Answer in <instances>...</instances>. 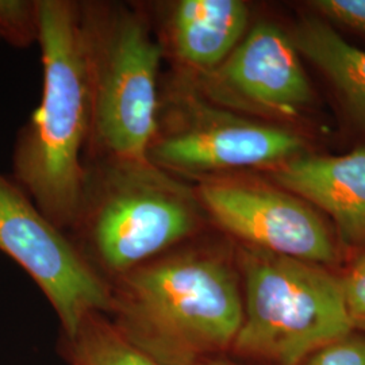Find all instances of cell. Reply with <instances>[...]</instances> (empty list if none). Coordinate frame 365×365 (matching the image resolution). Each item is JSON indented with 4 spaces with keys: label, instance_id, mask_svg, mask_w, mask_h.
Masks as SVG:
<instances>
[{
    "label": "cell",
    "instance_id": "8992f818",
    "mask_svg": "<svg viewBox=\"0 0 365 365\" xmlns=\"http://www.w3.org/2000/svg\"><path fill=\"white\" fill-rule=\"evenodd\" d=\"M303 149L297 134L220 110L178 75L160 91L148 160L179 179L203 182L241 170H274L300 156Z\"/></svg>",
    "mask_w": 365,
    "mask_h": 365
},
{
    "label": "cell",
    "instance_id": "52a82bcc",
    "mask_svg": "<svg viewBox=\"0 0 365 365\" xmlns=\"http://www.w3.org/2000/svg\"><path fill=\"white\" fill-rule=\"evenodd\" d=\"M0 252L36 282L68 339L91 314L111 313L113 288L14 179L0 173Z\"/></svg>",
    "mask_w": 365,
    "mask_h": 365
},
{
    "label": "cell",
    "instance_id": "6da1fadb",
    "mask_svg": "<svg viewBox=\"0 0 365 365\" xmlns=\"http://www.w3.org/2000/svg\"><path fill=\"white\" fill-rule=\"evenodd\" d=\"M117 325L161 365H196L232 351L244 319L238 267L210 249H180L118 277Z\"/></svg>",
    "mask_w": 365,
    "mask_h": 365
},
{
    "label": "cell",
    "instance_id": "8fae6325",
    "mask_svg": "<svg viewBox=\"0 0 365 365\" xmlns=\"http://www.w3.org/2000/svg\"><path fill=\"white\" fill-rule=\"evenodd\" d=\"M280 188L322 210L349 247L365 245V146L341 156H300L271 170Z\"/></svg>",
    "mask_w": 365,
    "mask_h": 365
},
{
    "label": "cell",
    "instance_id": "7a4b0ae2",
    "mask_svg": "<svg viewBox=\"0 0 365 365\" xmlns=\"http://www.w3.org/2000/svg\"><path fill=\"white\" fill-rule=\"evenodd\" d=\"M43 86L39 106L14 146V180L39 211L64 229L75 226L91 141L92 105L81 25V4L38 0Z\"/></svg>",
    "mask_w": 365,
    "mask_h": 365
},
{
    "label": "cell",
    "instance_id": "277c9868",
    "mask_svg": "<svg viewBox=\"0 0 365 365\" xmlns=\"http://www.w3.org/2000/svg\"><path fill=\"white\" fill-rule=\"evenodd\" d=\"M202 212L195 188L149 160H101L87 170L75 227L118 279L194 237Z\"/></svg>",
    "mask_w": 365,
    "mask_h": 365
},
{
    "label": "cell",
    "instance_id": "9c48e42d",
    "mask_svg": "<svg viewBox=\"0 0 365 365\" xmlns=\"http://www.w3.org/2000/svg\"><path fill=\"white\" fill-rule=\"evenodd\" d=\"M188 80L215 105L277 118L298 115L313 95L292 39L268 22L249 29L215 71Z\"/></svg>",
    "mask_w": 365,
    "mask_h": 365
},
{
    "label": "cell",
    "instance_id": "5bb4252c",
    "mask_svg": "<svg viewBox=\"0 0 365 365\" xmlns=\"http://www.w3.org/2000/svg\"><path fill=\"white\" fill-rule=\"evenodd\" d=\"M38 37V0H0V39L25 49Z\"/></svg>",
    "mask_w": 365,
    "mask_h": 365
},
{
    "label": "cell",
    "instance_id": "ac0fdd59",
    "mask_svg": "<svg viewBox=\"0 0 365 365\" xmlns=\"http://www.w3.org/2000/svg\"><path fill=\"white\" fill-rule=\"evenodd\" d=\"M196 365H235L233 363H230V361H225V360H221V359H207V360H203V361H200V363H197Z\"/></svg>",
    "mask_w": 365,
    "mask_h": 365
},
{
    "label": "cell",
    "instance_id": "4fadbf2b",
    "mask_svg": "<svg viewBox=\"0 0 365 365\" xmlns=\"http://www.w3.org/2000/svg\"><path fill=\"white\" fill-rule=\"evenodd\" d=\"M68 341L72 365H161L105 314L88 315Z\"/></svg>",
    "mask_w": 365,
    "mask_h": 365
},
{
    "label": "cell",
    "instance_id": "2e32d148",
    "mask_svg": "<svg viewBox=\"0 0 365 365\" xmlns=\"http://www.w3.org/2000/svg\"><path fill=\"white\" fill-rule=\"evenodd\" d=\"M302 365H365V337L348 334L314 352Z\"/></svg>",
    "mask_w": 365,
    "mask_h": 365
},
{
    "label": "cell",
    "instance_id": "3957f363",
    "mask_svg": "<svg viewBox=\"0 0 365 365\" xmlns=\"http://www.w3.org/2000/svg\"><path fill=\"white\" fill-rule=\"evenodd\" d=\"M81 25L91 91L90 144L101 160L148 161L164 58L150 19L123 3H83Z\"/></svg>",
    "mask_w": 365,
    "mask_h": 365
},
{
    "label": "cell",
    "instance_id": "30bf717a",
    "mask_svg": "<svg viewBox=\"0 0 365 365\" xmlns=\"http://www.w3.org/2000/svg\"><path fill=\"white\" fill-rule=\"evenodd\" d=\"M157 38L178 75L197 78L221 66L247 36L249 6L242 0H178L164 6Z\"/></svg>",
    "mask_w": 365,
    "mask_h": 365
},
{
    "label": "cell",
    "instance_id": "5b68a950",
    "mask_svg": "<svg viewBox=\"0 0 365 365\" xmlns=\"http://www.w3.org/2000/svg\"><path fill=\"white\" fill-rule=\"evenodd\" d=\"M244 319L232 351L274 365H302L352 333L337 276L324 265L261 249L237 253Z\"/></svg>",
    "mask_w": 365,
    "mask_h": 365
},
{
    "label": "cell",
    "instance_id": "ba28073f",
    "mask_svg": "<svg viewBox=\"0 0 365 365\" xmlns=\"http://www.w3.org/2000/svg\"><path fill=\"white\" fill-rule=\"evenodd\" d=\"M195 191L212 222L244 247L319 265L337 260L327 222L279 185L235 175L199 182Z\"/></svg>",
    "mask_w": 365,
    "mask_h": 365
},
{
    "label": "cell",
    "instance_id": "9a60e30c",
    "mask_svg": "<svg viewBox=\"0 0 365 365\" xmlns=\"http://www.w3.org/2000/svg\"><path fill=\"white\" fill-rule=\"evenodd\" d=\"M339 279L352 330L365 331V252Z\"/></svg>",
    "mask_w": 365,
    "mask_h": 365
},
{
    "label": "cell",
    "instance_id": "7c38bea8",
    "mask_svg": "<svg viewBox=\"0 0 365 365\" xmlns=\"http://www.w3.org/2000/svg\"><path fill=\"white\" fill-rule=\"evenodd\" d=\"M298 52L327 76L365 128V49L352 45L327 21L304 18L292 34Z\"/></svg>",
    "mask_w": 365,
    "mask_h": 365
},
{
    "label": "cell",
    "instance_id": "e0dca14e",
    "mask_svg": "<svg viewBox=\"0 0 365 365\" xmlns=\"http://www.w3.org/2000/svg\"><path fill=\"white\" fill-rule=\"evenodd\" d=\"M312 6L327 19L365 34V0H315Z\"/></svg>",
    "mask_w": 365,
    "mask_h": 365
}]
</instances>
